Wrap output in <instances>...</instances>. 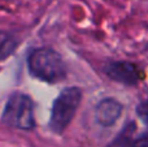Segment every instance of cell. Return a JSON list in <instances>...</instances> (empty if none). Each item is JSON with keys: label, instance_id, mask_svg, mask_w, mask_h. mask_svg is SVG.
Listing matches in <instances>:
<instances>
[{"label": "cell", "instance_id": "cell-5", "mask_svg": "<svg viewBox=\"0 0 148 147\" xmlns=\"http://www.w3.org/2000/svg\"><path fill=\"white\" fill-rule=\"evenodd\" d=\"M107 147H148V132L138 133L135 121H127Z\"/></svg>", "mask_w": 148, "mask_h": 147}, {"label": "cell", "instance_id": "cell-8", "mask_svg": "<svg viewBox=\"0 0 148 147\" xmlns=\"http://www.w3.org/2000/svg\"><path fill=\"white\" fill-rule=\"evenodd\" d=\"M136 115L142 120V122L148 128V98L142 100L136 106Z\"/></svg>", "mask_w": 148, "mask_h": 147}, {"label": "cell", "instance_id": "cell-3", "mask_svg": "<svg viewBox=\"0 0 148 147\" xmlns=\"http://www.w3.org/2000/svg\"><path fill=\"white\" fill-rule=\"evenodd\" d=\"M1 121L7 126L21 130H31L35 128L34 102L29 95L13 93L5 103Z\"/></svg>", "mask_w": 148, "mask_h": 147}, {"label": "cell", "instance_id": "cell-6", "mask_svg": "<svg viewBox=\"0 0 148 147\" xmlns=\"http://www.w3.org/2000/svg\"><path fill=\"white\" fill-rule=\"evenodd\" d=\"M122 104L113 98H105L95 108V120L103 128H110L117 122L122 113Z\"/></svg>", "mask_w": 148, "mask_h": 147}, {"label": "cell", "instance_id": "cell-7", "mask_svg": "<svg viewBox=\"0 0 148 147\" xmlns=\"http://www.w3.org/2000/svg\"><path fill=\"white\" fill-rule=\"evenodd\" d=\"M18 39L14 34L8 31H0V61L12 56L18 47Z\"/></svg>", "mask_w": 148, "mask_h": 147}, {"label": "cell", "instance_id": "cell-1", "mask_svg": "<svg viewBox=\"0 0 148 147\" xmlns=\"http://www.w3.org/2000/svg\"><path fill=\"white\" fill-rule=\"evenodd\" d=\"M27 69L33 77L51 85L61 82L68 76L66 63L61 55L51 47L31 49L27 56Z\"/></svg>", "mask_w": 148, "mask_h": 147}, {"label": "cell", "instance_id": "cell-2", "mask_svg": "<svg viewBox=\"0 0 148 147\" xmlns=\"http://www.w3.org/2000/svg\"><path fill=\"white\" fill-rule=\"evenodd\" d=\"M82 100L81 89L72 86L65 87L61 90L51 109V117H49V129L56 134H61L65 132L70 122L73 121L79 104Z\"/></svg>", "mask_w": 148, "mask_h": 147}, {"label": "cell", "instance_id": "cell-4", "mask_svg": "<svg viewBox=\"0 0 148 147\" xmlns=\"http://www.w3.org/2000/svg\"><path fill=\"white\" fill-rule=\"evenodd\" d=\"M104 73L108 78L125 86H136L143 78L138 65L130 61H112L104 67Z\"/></svg>", "mask_w": 148, "mask_h": 147}]
</instances>
